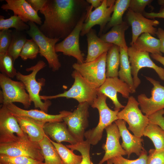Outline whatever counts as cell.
I'll use <instances>...</instances> for the list:
<instances>
[{
	"label": "cell",
	"mask_w": 164,
	"mask_h": 164,
	"mask_svg": "<svg viewBox=\"0 0 164 164\" xmlns=\"http://www.w3.org/2000/svg\"><path fill=\"white\" fill-rule=\"evenodd\" d=\"M71 75L74 81L68 90L53 95H40L41 99L46 101L60 97H66L74 99L79 103L87 102L91 106L97 97V89L91 85L76 70H74L72 72Z\"/></svg>",
	"instance_id": "277c9868"
},
{
	"label": "cell",
	"mask_w": 164,
	"mask_h": 164,
	"mask_svg": "<svg viewBox=\"0 0 164 164\" xmlns=\"http://www.w3.org/2000/svg\"><path fill=\"white\" fill-rule=\"evenodd\" d=\"M156 35L160 41V51L162 53L164 54V29L161 28H159L157 29Z\"/></svg>",
	"instance_id": "bcb514c9"
},
{
	"label": "cell",
	"mask_w": 164,
	"mask_h": 164,
	"mask_svg": "<svg viewBox=\"0 0 164 164\" xmlns=\"http://www.w3.org/2000/svg\"><path fill=\"white\" fill-rule=\"evenodd\" d=\"M39 53V48L36 43L32 39H27L21 50L20 56L23 60L28 59L33 60L36 58Z\"/></svg>",
	"instance_id": "8d00e7d4"
},
{
	"label": "cell",
	"mask_w": 164,
	"mask_h": 164,
	"mask_svg": "<svg viewBox=\"0 0 164 164\" xmlns=\"http://www.w3.org/2000/svg\"><path fill=\"white\" fill-rule=\"evenodd\" d=\"M115 0H103L101 5L92 11L86 19L80 35L83 36L96 25L100 26L99 35L102 32L110 20L114 9Z\"/></svg>",
	"instance_id": "4fadbf2b"
},
{
	"label": "cell",
	"mask_w": 164,
	"mask_h": 164,
	"mask_svg": "<svg viewBox=\"0 0 164 164\" xmlns=\"http://www.w3.org/2000/svg\"><path fill=\"white\" fill-rule=\"evenodd\" d=\"M0 102L6 105L14 102L22 104L27 109L31 105V101L24 84L20 81L13 80L3 74H0Z\"/></svg>",
	"instance_id": "52a82bcc"
},
{
	"label": "cell",
	"mask_w": 164,
	"mask_h": 164,
	"mask_svg": "<svg viewBox=\"0 0 164 164\" xmlns=\"http://www.w3.org/2000/svg\"><path fill=\"white\" fill-rule=\"evenodd\" d=\"M107 164H113L111 159H109L107 161Z\"/></svg>",
	"instance_id": "f907efd6"
},
{
	"label": "cell",
	"mask_w": 164,
	"mask_h": 164,
	"mask_svg": "<svg viewBox=\"0 0 164 164\" xmlns=\"http://www.w3.org/2000/svg\"><path fill=\"white\" fill-rule=\"evenodd\" d=\"M46 65L44 61L39 60L34 66L26 69L27 71H32L30 74L24 75L18 72L15 77L17 80L24 84L35 108H39L40 110L47 113L48 108L52 104L50 100L43 101L39 94L42 87L45 84V80L41 78L38 80L36 79L38 73Z\"/></svg>",
	"instance_id": "3957f363"
},
{
	"label": "cell",
	"mask_w": 164,
	"mask_h": 164,
	"mask_svg": "<svg viewBox=\"0 0 164 164\" xmlns=\"http://www.w3.org/2000/svg\"><path fill=\"white\" fill-rule=\"evenodd\" d=\"M127 52L131 67V74L136 90L141 82L138 74L139 70L142 68L153 69L160 78L164 80V69L154 63L151 59L149 53L138 50L132 46L128 47Z\"/></svg>",
	"instance_id": "7c38bea8"
},
{
	"label": "cell",
	"mask_w": 164,
	"mask_h": 164,
	"mask_svg": "<svg viewBox=\"0 0 164 164\" xmlns=\"http://www.w3.org/2000/svg\"><path fill=\"white\" fill-rule=\"evenodd\" d=\"M25 134L15 117L6 105H2L0 109V143L14 141L18 136H23Z\"/></svg>",
	"instance_id": "9a60e30c"
},
{
	"label": "cell",
	"mask_w": 164,
	"mask_h": 164,
	"mask_svg": "<svg viewBox=\"0 0 164 164\" xmlns=\"http://www.w3.org/2000/svg\"><path fill=\"white\" fill-rule=\"evenodd\" d=\"M148 154L144 148L138 158L134 160H130L118 156L111 159L113 164H147Z\"/></svg>",
	"instance_id": "f35d334b"
},
{
	"label": "cell",
	"mask_w": 164,
	"mask_h": 164,
	"mask_svg": "<svg viewBox=\"0 0 164 164\" xmlns=\"http://www.w3.org/2000/svg\"><path fill=\"white\" fill-rule=\"evenodd\" d=\"M46 164H63L55 147L47 136L38 142Z\"/></svg>",
	"instance_id": "f546056e"
},
{
	"label": "cell",
	"mask_w": 164,
	"mask_h": 164,
	"mask_svg": "<svg viewBox=\"0 0 164 164\" xmlns=\"http://www.w3.org/2000/svg\"><path fill=\"white\" fill-rule=\"evenodd\" d=\"M158 1L159 3L162 5H164V1L162 0V1Z\"/></svg>",
	"instance_id": "681fc988"
},
{
	"label": "cell",
	"mask_w": 164,
	"mask_h": 164,
	"mask_svg": "<svg viewBox=\"0 0 164 164\" xmlns=\"http://www.w3.org/2000/svg\"><path fill=\"white\" fill-rule=\"evenodd\" d=\"M143 135L151 140L155 151L164 150V130L159 126L149 122L144 129Z\"/></svg>",
	"instance_id": "f1b7e54d"
},
{
	"label": "cell",
	"mask_w": 164,
	"mask_h": 164,
	"mask_svg": "<svg viewBox=\"0 0 164 164\" xmlns=\"http://www.w3.org/2000/svg\"><path fill=\"white\" fill-rule=\"evenodd\" d=\"M164 109L158 111L148 116L149 122L159 126L164 130Z\"/></svg>",
	"instance_id": "7bdbcfd3"
},
{
	"label": "cell",
	"mask_w": 164,
	"mask_h": 164,
	"mask_svg": "<svg viewBox=\"0 0 164 164\" xmlns=\"http://www.w3.org/2000/svg\"><path fill=\"white\" fill-rule=\"evenodd\" d=\"M128 21L132 28V36L130 44L132 46L142 34L148 33L152 35L156 34L157 29L154 27L159 24L154 19H150L142 14L128 9L126 14Z\"/></svg>",
	"instance_id": "e0dca14e"
},
{
	"label": "cell",
	"mask_w": 164,
	"mask_h": 164,
	"mask_svg": "<svg viewBox=\"0 0 164 164\" xmlns=\"http://www.w3.org/2000/svg\"><path fill=\"white\" fill-rule=\"evenodd\" d=\"M0 164H46L43 162L25 156L11 157L0 155Z\"/></svg>",
	"instance_id": "74e56055"
},
{
	"label": "cell",
	"mask_w": 164,
	"mask_h": 164,
	"mask_svg": "<svg viewBox=\"0 0 164 164\" xmlns=\"http://www.w3.org/2000/svg\"><path fill=\"white\" fill-rule=\"evenodd\" d=\"M127 50L119 48L120 69L118 71V77L120 80L126 83L129 86L133 93L136 92V89L134 87L131 74V67Z\"/></svg>",
	"instance_id": "4316f807"
},
{
	"label": "cell",
	"mask_w": 164,
	"mask_h": 164,
	"mask_svg": "<svg viewBox=\"0 0 164 164\" xmlns=\"http://www.w3.org/2000/svg\"><path fill=\"white\" fill-rule=\"evenodd\" d=\"M50 140L56 149L63 164H80L82 160L81 155H77L73 151L61 143Z\"/></svg>",
	"instance_id": "4dcf8cb0"
},
{
	"label": "cell",
	"mask_w": 164,
	"mask_h": 164,
	"mask_svg": "<svg viewBox=\"0 0 164 164\" xmlns=\"http://www.w3.org/2000/svg\"><path fill=\"white\" fill-rule=\"evenodd\" d=\"M26 1L34 10L38 12L42 9L47 0H26Z\"/></svg>",
	"instance_id": "ee69618b"
},
{
	"label": "cell",
	"mask_w": 164,
	"mask_h": 164,
	"mask_svg": "<svg viewBox=\"0 0 164 164\" xmlns=\"http://www.w3.org/2000/svg\"><path fill=\"white\" fill-rule=\"evenodd\" d=\"M107 97L101 93H98L91 106L97 109L99 119L97 126L86 131L84 136L86 140L93 145H97L102 138L104 129L108 126L118 119L117 114L119 111H113L108 106Z\"/></svg>",
	"instance_id": "7a4b0ae2"
},
{
	"label": "cell",
	"mask_w": 164,
	"mask_h": 164,
	"mask_svg": "<svg viewBox=\"0 0 164 164\" xmlns=\"http://www.w3.org/2000/svg\"><path fill=\"white\" fill-rule=\"evenodd\" d=\"M14 28L16 31L24 32L28 30L29 26L23 22L21 18L13 15L8 19H5L3 16H0V30Z\"/></svg>",
	"instance_id": "836d02e7"
},
{
	"label": "cell",
	"mask_w": 164,
	"mask_h": 164,
	"mask_svg": "<svg viewBox=\"0 0 164 164\" xmlns=\"http://www.w3.org/2000/svg\"><path fill=\"white\" fill-rule=\"evenodd\" d=\"M128 26L125 22L115 26L108 32L100 36V38L104 42L111 44L127 50L128 47L125 38V32Z\"/></svg>",
	"instance_id": "d4e9b609"
},
{
	"label": "cell",
	"mask_w": 164,
	"mask_h": 164,
	"mask_svg": "<svg viewBox=\"0 0 164 164\" xmlns=\"http://www.w3.org/2000/svg\"><path fill=\"white\" fill-rule=\"evenodd\" d=\"M88 4L84 0H47L40 11L44 17L40 30L50 38L64 39L75 28Z\"/></svg>",
	"instance_id": "6da1fadb"
},
{
	"label": "cell",
	"mask_w": 164,
	"mask_h": 164,
	"mask_svg": "<svg viewBox=\"0 0 164 164\" xmlns=\"http://www.w3.org/2000/svg\"><path fill=\"white\" fill-rule=\"evenodd\" d=\"M15 116L22 131L32 141L38 143L47 136L44 131L43 123L27 116Z\"/></svg>",
	"instance_id": "603a6c76"
},
{
	"label": "cell",
	"mask_w": 164,
	"mask_h": 164,
	"mask_svg": "<svg viewBox=\"0 0 164 164\" xmlns=\"http://www.w3.org/2000/svg\"><path fill=\"white\" fill-rule=\"evenodd\" d=\"M27 40L24 32L13 31L12 41L8 53L12 57L14 61L20 56L22 48Z\"/></svg>",
	"instance_id": "d6a6232c"
},
{
	"label": "cell",
	"mask_w": 164,
	"mask_h": 164,
	"mask_svg": "<svg viewBox=\"0 0 164 164\" xmlns=\"http://www.w3.org/2000/svg\"><path fill=\"white\" fill-rule=\"evenodd\" d=\"M87 42V53L85 62L94 61L104 53L107 52L113 44L103 41L92 29L86 35Z\"/></svg>",
	"instance_id": "7402d4cb"
},
{
	"label": "cell",
	"mask_w": 164,
	"mask_h": 164,
	"mask_svg": "<svg viewBox=\"0 0 164 164\" xmlns=\"http://www.w3.org/2000/svg\"><path fill=\"white\" fill-rule=\"evenodd\" d=\"M93 7L89 5L84 13L77 25L70 34L62 41L56 44V52H61L64 55L75 58L77 62H84L83 55L80 49L79 37L83 24Z\"/></svg>",
	"instance_id": "30bf717a"
},
{
	"label": "cell",
	"mask_w": 164,
	"mask_h": 164,
	"mask_svg": "<svg viewBox=\"0 0 164 164\" xmlns=\"http://www.w3.org/2000/svg\"><path fill=\"white\" fill-rule=\"evenodd\" d=\"M6 3L1 6L6 11L10 10L14 15L20 17L25 22L31 21L41 25V18L26 0H5Z\"/></svg>",
	"instance_id": "ffe728a7"
},
{
	"label": "cell",
	"mask_w": 164,
	"mask_h": 164,
	"mask_svg": "<svg viewBox=\"0 0 164 164\" xmlns=\"http://www.w3.org/2000/svg\"><path fill=\"white\" fill-rule=\"evenodd\" d=\"M107 78L118 77L120 63L119 47L113 45L107 52L106 58Z\"/></svg>",
	"instance_id": "83f0119b"
},
{
	"label": "cell",
	"mask_w": 164,
	"mask_h": 164,
	"mask_svg": "<svg viewBox=\"0 0 164 164\" xmlns=\"http://www.w3.org/2000/svg\"><path fill=\"white\" fill-rule=\"evenodd\" d=\"M139 106L138 101L133 96H129L127 104L118 112L117 117L118 119L123 120L128 123V129L134 135L141 138L149 120L148 116L142 114Z\"/></svg>",
	"instance_id": "ba28073f"
},
{
	"label": "cell",
	"mask_w": 164,
	"mask_h": 164,
	"mask_svg": "<svg viewBox=\"0 0 164 164\" xmlns=\"http://www.w3.org/2000/svg\"><path fill=\"white\" fill-rule=\"evenodd\" d=\"M91 145L90 143L86 140L74 144L67 145L66 146L73 151L77 150L80 153L82 160L80 164H93L90 156Z\"/></svg>",
	"instance_id": "d590c367"
},
{
	"label": "cell",
	"mask_w": 164,
	"mask_h": 164,
	"mask_svg": "<svg viewBox=\"0 0 164 164\" xmlns=\"http://www.w3.org/2000/svg\"><path fill=\"white\" fill-rule=\"evenodd\" d=\"M114 122L118 128L122 138L121 146L126 151L128 158L133 153L139 156L144 149L142 143L143 139L132 134L127 128L125 121L118 119Z\"/></svg>",
	"instance_id": "44dd1931"
},
{
	"label": "cell",
	"mask_w": 164,
	"mask_h": 164,
	"mask_svg": "<svg viewBox=\"0 0 164 164\" xmlns=\"http://www.w3.org/2000/svg\"><path fill=\"white\" fill-rule=\"evenodd\" d=\"M107 133L106 142L103 145L102 149L105 154L98 164H103L104 162L115 157L127 155L126 151L120 144L119 139L121 137L118 128L113 122L105 128Z\"/></svg>",
	"instance_id": "ac0fdd59"
},
{
	"label": "cell",
	"mask_w": 164,
	"mask_h": 164,
	"mask_svg": "<svg viewBox=\"0 0 164 164\" xmlns=\"http://www.w3.org/2000/svg\"><path fill=\"white\" fill-rule=\"evenodd\" d=\"M0 155L27 157L43 162L44 161L39 143L32 141L25 133L23 136H18L14 141L0 143Z\"/></svg>",
	"instance_id": "8992f818"
},
{
	"label": "cell",
	"mask_w": 164,
	"mask_h": 164,
	"mask_svg": "<svg viewBox=\"0 0 164 164\" xmlns=\"http://www.w3.org/2000/svg\"><path fill=\"white\" fill-rule=\"evenodd\" d=\"M151 56L153 59L159 62L164 66V56L159 54H151Z\"/></svg>",
	"instance_id": "c3c4849f"
},
{
	"label": "cell",
	"mask_w": 164,
	"mask_h": 164,
	"mask_svg": "<svg viewBox=\"0 0 164 164\" xmlns=\"http://www.w3.org/2000/svg\"><path fill=\"white\" fill-rule=\"evenodd\" d=\"M147 164H164V150L156 152L151 149L149 151Z\"/></svg>",
	"instance_id": "b9f144b4"
},
{
	"label": "cell",
	"mask_w": 164,
	"mask_h": 164,
	"mask_svg": "<svg viewBox=\"0 0 164 164\" xmlns=\"http://www.w3.org/2000/svg\"><path fill=\"white\" fill-rule=\"evenodd\" d=\"M6 105L9 111L15 116H25L32 118L44 124L49 122L63 121V118L69 115L71 112L63 111L57 114H48L41 110L22 109L13 103Z\"/></svg>",
	"instance_id": "d6986e66"
},
{
	"label": "cell",
	"mask_w": 164,
	"mask_h": 164,
	"mask_svg": "<svg viewBox=\"0 0 164 164\" xmlns=\"http://www.w3.org/2000/svg\"><path fill=\"white\" fill-rule=\"evenodd\" d=\"M102 0H87V2L91 4V6L95 9L100 6L101 4Z\"/></svg>",
	"instance_id": "7dc6e473"
},
{
	"label": "cell",
	"mask_w": 164,
	"mask_h": 164,
	"mask_svg": "<svg viewBox=\"0 0 164 164\" xmlns=\"http://www.w3.org/2000/svg\"><path fill=\"white\" fill-rule=\"evenodd\" d=\"M143 15L148 19H154L156 18L164 19V5L162 6L159 12H145Z\"/></svg>",
	"instance_id": "f6af8a7d"
},
{
	"label": "cell",
	"mask_w": 164,
	"mask_h": 164,
	"mask_svg": "<svg viewBox=\"0 0 164 164\" xmlns=\"http://www.w3.org/2000/svg\"><path fill=\"white\" fill-rule=\"evenodd\" d=\"M98 93H101L109 97L114 106V110L119 111L125 106L119 101L117 98V93H119L122 96L128 99L132 91L129 86L118 77L107 78L103 84L97 89Z\"/></svg>",
	"instance_id": "2e32d148"
},
{
	"label": "cell",
	"mask_w": 164,
	"mask_h": 164,
	"mask_svg": "<svg viewBox=\"0 0 164 164\" xmlns=\"http://www.w3.org/2000/svg\"><path fill=\"white\" fill-rule=\"evenodd\" d=\"M152 0H130L128 9L143 14L146 6L149 5Z\"/></svg>",
	"instance_id": "60d3db41"
},
{
	"label": "cell",
	"mask_w": 164,
	"mask_h": 164,
	"mask_svg": "<svg viewBox=\"0 0 164 164\" xmlns=\"http://www.w3.org/2000/svg\"><path fill=\"white\" fill-rule=\"evenodd\" d=\"M90 106L87 102L79 103L73 112L63 118L70 133L77 142L84 140L85 130L89 125Z\"/></svg>",
	"instance_id": "8fae6325"
},
{
	"label": "cell",
	"mask_w": 164,
	"mask_h": 164,
	"mask_svg": "<svg viewBox=\"0 0 164 164\" xmlns=\"http://www.w3.org/2000/svg\"><path fill=\"white\" fill-rule=\"evenodd\" d=\"M66 123L63 122H47L43 125L45 134L50 136L56 142H68L70 144L77 143L69 131Z\"/></svg>",
	"instance_id": "cb8c5ba5"
},
{
	"label": "cell",
	"mask_w": 164,
	"mask_h": 164,
	"mask_svg": "<svg viewBox=\"0 0 164 164\" xmlns=\"http://www.w3.org/2000/svg\"><path fill=\"white\" fill-rule=\"evenodd\" d=\"M153 85L151 97H148L144 94L138 95L137 101L142 113L148 116L155 112L164 109V86L153 78L145 77Z\"/></svg>",
	"instance_id": "5bb4252c"
},
{
	"label": "cell",
	"mask_w": 164,
	"mask_h": 164,
	"mask_svg": "<svg viewBox=\"0 0 164 164\" xmlns=\"http://www.w3.org/2000/svg\"><path fill=\"white\" fill-rule=\"evenodd\" d=\"M13 59L8 53H0V70L1 73L10 78L15 77L17 72L14 66Z\"/></svg>",
	"instance_id": "e575fe53"
},
{
	"label": "cell",
	"mask_w": 164,
	"mask_h": 164,
	"mask_svg": "<svg viewBox=\"0 0 164 164\" xmlns=\"http://www.w3.org/2000/svg\"><path fill=\"white\" fill-rule=\"evenodd\" d=\"M13 31L9 29L0 31V53L8 52L12 38Z\"/></svg>",
	"instance_id": "ab89813d"
},
{
	"label": "cell",
	"mask_w": 164,
	"mask_h": 164,
	"mask_svg": "<svg viewBox=\"0 0 164 164\" xmlns=\"http://www.w3.org/2000/svg\"><path fill=\"white\" fill-rule=\"evenodd\" d=\"M131 46L139 51L162 55L159 40L148 33L140 35Z\"/></svg>",
	"instance_id": "484cf974"
},
{
	"label": "cell",
	"mask_w": 164,
	"mask_h": 164,
	"mask_svg": "<svg viewBox=\"0 0 164 164\" xmlns=\"http://www.w3.org/2000/svg\"><path fill=\"white\" fill-rule=\"evenodd\" d=\"M29 29L26 32L32 38L38 45L39 53L47 61L49 67L53 71L58 70L61 67L58 55L55 51L56 43L60 41L58 38H51L45 36L33 22L29 21Z\"/></svg>",
	"instance_id": "5b68a950"
},
{
	"label": "cell",
	"mask_w": 164,
	"mask_h": 164,
	"mask_svg": "<svg viewBox=\"0 0 164 164\" xmlns=\"http://www.w3.org/2000/svg\"><path fill=\"white\" fill-rule=\"evenodd\" d=\"M107 53H104L92 61L82 63H75L72 67L91 85L97 89L107 78L106 60Z\"/></svg>",
	"instance_id": "9c48e42d"
},
{
	"label": "cell",
	"mask_w": 164,
	"mask_h": 164,
	"mask_svg": "<svg viewBox=\"0 0 164 164\" xmlns=\"http://www.w3.org/2000/svg\"><path fill=\"white\" fill-rule=\"evenodd\" d=\"M130 0H115L114 9L110 19L106 26L108 29L122 23V16L128 9Z\"/></svg>",
	"instance_id": "1f68e13d"
}]
</instances>
